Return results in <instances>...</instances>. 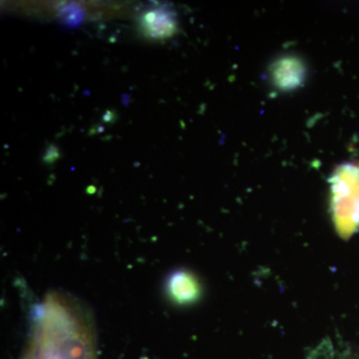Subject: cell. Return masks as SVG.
<instances>
[{
    "mask_svg": "<svg viewBox=\"0 0 359 359\" xmlns=\"http://www.w3.org/2000/svg\"><path fill=\"white\" fill-rule=\"evenodd\" d=\"M25 359H97L88 311L70 297H47L35 314Z\"/></svg>",
    "mask_w": 359,
    "mask_h": 359,
    "instance_id": "1",
    "label": "cell"
},
{
    "mask_svg": "<svg viewBox=\"0 0 359 359\" xmlns=\"http://www.w3.org/2000/svg\"><path fill=\"white\" fill-rule=\"evenodd\" d=\"M332 210L340 237L351 238L359 230V167L346 165L334 174Z\"/></svg>",
    "mask_w": 359,
    "mask_h": 359,
    "instance_id": "2",
    "label": "cell"
},
{
    "mask_svg": "<svg viewBox=\"0 0 359 359\" xmlns=\"http://www.w3.org/2000/svg\"><path fill=\"white\" fill-rule=\"evenodd\" d=\"M269 76L273 84L280 91H292L304 84L306 66L297 56H283L271 65Z\"/></svg>",
    "mask_w": 359,
    "mask_h": 359,
    "instance_id": "3",
    "label": "cell"
},
{
    "mask_svg": "<svg viewBox=\"0 0 359 359\" xmlns=\"http://www.w3.org/2000/svg\"><path fill=\"white\" fill-rule=\"evenodd\" d=\"M140 27L148 39L165 40L171 39L178 32V20L171 9L157 7L142 14Z\"/></svg>",
    "mask_w": 359,
    "mask_h": 359,
    "instance_id": "4",
    "label": "cell"
},
{
    "mask_svg": "<svg viewBox=\"0 0 359 359\" xmlns=\"http://www.w3.org/2000/svg\"><path fill=\"white\" fill-rule=\"evenodd\" d=\"M167 289L172 301L179 304H193L202 294L199 280L188 271H178L170 276Z\"/></svg>",
    "mask_w": 359,
    "mask_h": 359,
    "instance_id": "5",
    "label": "cell"
},
{
    "mask_svg": "<svg viewBox=\"0 0 359 359\" xmlns=\"http://www.w3.org/2000/svg\"><path fill=\"white\" fill-rule=\"evenodd\" d=\"M60 149H59L57 146L54 145V144H51V145H49L48 148L46 149V151H45L43 162L45 164H53L56 161L60 159Z\"/></svg>",
    "mask_w": 359,
    "mask_h": 359,
    "instance_id": "6",
    "label": "cell"
},
{
    "mask_svg": "<svg viewBox=\"0 0 359 359\" xmlns=\"http://www.w3.org/2000/svg\"><path fill=\"white\" fill-rule=\"evenodd\" d=\"M116 120V114L114 111L108 110L103 116V121L105 123H109L112 124Z\"/></svg>",
    "mask_w": 359,
    "mask_h": 359,
    "instance_id": "7",
    "label": "cell"
}]
</instances>
